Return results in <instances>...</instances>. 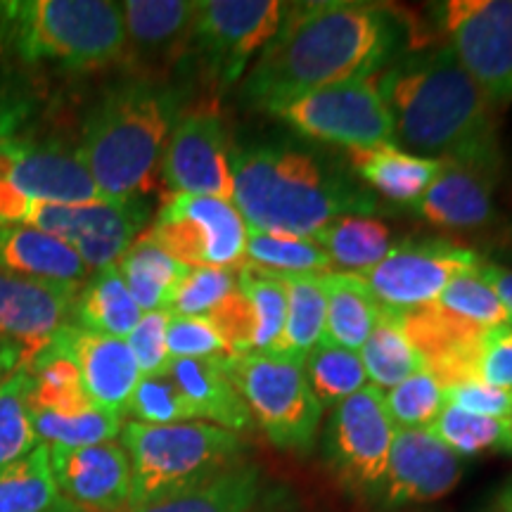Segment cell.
<instances>
[{
    "label": "cell",
    "mask_w": 512,
    "mask_h": 512,
    "mask_svg": "<svg viewBox=\"0 0 512 512\" xmlns=\"http://www.w3.org/2000/svg\"><path fill=\"white\" fill-rule=\"evenodd\" d=\"M399 46V22L375 5L347 0L294 5L249 67L242 102L249 110L278 114L318 88L382 72Z\"/></svg>",
    "instance_id": "6da1fadb"
},
{
    "label": "cell",
    "mask_w": 512,
    "mask_h": 512,
    "mask_svg": "<svg viewBox=\"0 0 512 512\" xmlns=\"http://www.w3.org/2000/svg\"><path fill=\"white\" fill-rule=\"evenodd\" d=\"M394 121L396 145L427 159H453L498 174L501 147L494 107L448 46L422 50L377 74Z\"/></svg>",
    "instance_id": "7a4b0ae2"
},
{
    "label": "cell",
    "mask_w": 512,
    "mask_h": 512,
    "mask_svg": "<svg viewBox=\"0 0 512 512\" xmlns=\"http://www.w3.org/2000/svg\"><path fill=\"white\" fill-rule=\"evenodd\" d=\"M233 204L249 230L313 238L342 216H370L375 197L316 152L292 143L230 147Z\"/></svg>",
    "instance_id": "3957f363"
},
{
    "label": "cell",
    "mask_w": 512,
    "mask_h": 512,
    "mask_svg": "<svg viewBox=\"0 0 512 512\" xmlns=\"http://www.w3.org/2000/svg\"><path fill=\"white\" fill-rule=\"evenodd\" d=\"M178 112L176 88L152 79L119 83L102 95L76 155L107 202L140 200L152 188Z\"/></svg>",
    "instance_id": "277c9868"
},
{
    "label": "cell",
    "mask_w": 512,
    "mask_h": 512,
    "mask_svg": "<svg viewBox=\"0 0 512 512\" xmlns=\"http://www.w3.org/2000/svg\"><path fill=\"white\" fill-rule=\"evenodd\" d=\"M0 48L24 62L98 69L126 55L121 3L15 0L0 3Z\"/></svg>",
    "instance_id": "5b68a950"
},
{
    "label": "cell",
    "mask_w": 512,
    "mask_h": 512,
    "mask_svg": "<svg viewBox=\"0 0 512 512\" xmlns=\"http://www.w3.org/2000/svg\"><path fill=\"white\" fill-rule=\"evenodd\" d=\"M121 446L131 463V508L207 482L238 465L245 453L240 434L209 422L133 420L121 427Z\"/></svg>",
    "instance_id": "8992f818"
},
{
    "label": "cell",
    "mask_w": 512,
    "mask_h": 512,
    "mask_svg": "<svg viewBox=\"0 0 512 512\" xmlns=\"http://www.w3.org/2000/svg\"><path fill=\"white\" fill-rule=\"evenodd\" d=\"M221 361L268 441L280 451H311L323 406L311 392L302 363L268 354L223 356Z\"/></svg>",
    "instance_id": "52a82bcc"
},
{
    "label": "cell",
    "mask_w": 512,
    "mask_h": 512,
    "mask_svg": "<svg viewBox=\"0 0 512 512\" xmlns=\"http://www.w3.org/2000/svg\"><path fill=\"white\" fill-rule=\"evenodd\" d=\"M377 74L356 76L306 93L275 117L304 138L342 145L347 150L396 145L394 121L380 93Z\"/></svg>",
    "instance_id": "ba28073f"
},
{
    "label": "cell",
    "mask_w": 512,
    "mask_h": 512,
    "mask_svg": "<svg viewBox=\"0 0 512 512\" xmlns=\"http://www.w3.org/2000/svg\"><path fill=\"white\" fill-rule=\"evenodd\" d=\"M283 8L275 0H202L190 50L211 86L219 91L235 86L252 57L278 34Z\"/></svg>",
    "instance_id": "9c48e42d"
},
{
    "label": "cell",
    "mask_w": 512,
    "mask_h": 512,
    "mask_svg": "<svg viewBox=\"0 0 512 512\" xmlns=\"http://www.w3.org/2000/svg\"><path fill=\"white\" fill-rule=\"evenodd\" d=\"M190 268H242L247 223L233 202L204 195H174L145 235Z\"/></svg>",
    "instance_id": "30bf717a"
},
{
    "label": "cell",
    "mask_w": 512,
    "mask_h": 512,
    "mask_svg": "<svg viewBox=\"0 0 512 512\" xmlns=\"http://www.w3.org/2000/svg\"><path fill=\"white\" fill-rule=\"evenodd\" d=\"M439 29L494 110L512 102V0H451Z\"/></svg>",
    "instance_id": "8fae6325"
},
{
    "label": "cell",
    "mask_w": 512,
    "mask_h": 512,
    "mask_svg": "<svg viewBox=\"0 0 512 512\" xmlns=\"http://www.w3.org/2000/svg\"><path fill=\"white\" fill-rule=\"evenodd\" d=\"M396 427L384 408V392L366 384L332 406L325 430V458L339 482L356 494L373 496L389 465Z\"/></svg>",
    "instance_id": "7c38bea8"
},
{
    "label": "cell",
    "mask_w": 512,
    "mask_h": 512,
    "mask_svg": "<svg viewBox=\"0 0 512 512\" xmlns=\"http://www.w3.org/2000/svg\"><path fill=\"white\" fill-rule=\"evenodd\" d=\"M479 266V254L456 242H403L358 278L382 306L406 311L437 302L451 280L477 271Z\"/></svg>",
    "instance_id": "4fadbf2b"
},
{
    "label": "cell",
    "mask_w": 512,
    "mask_h": 512,
    "mask_svg": "<svg viewBox=\"0 0 512 512\" xmlns=\"http://www.w3.org/2000/svg\"><path fill=\"white\" fill-rule=\"evenodd\" d=\"M147 219L143 200L98 204L31 202L27 226L67 242L91 271L117 264Z\"/></svg>",
    "instance_id": "5bb4252c"
},
{
    "label": "cell",
    "mask_w": 512,
    "mask_h": 512,
    "mask_svg": "<svg viewBox=\"0 0 512 512\" xmlns=\"http://www.w3.org/2000/svg\"><path fill=\"white\" fill-rule=\"evenodd\" d=\"M226 124L214 112L178 119L162 157L164 185L174 195H204L233 202V171Z\"/></svg>",
    "instance_id": "9a60e30c"
},
{
    "label": "cell",
    "mask_w": 512,
    "mask_h": 512,
    "mask_svg": "<svg viewBox=\"0 0 512 512\" xmlns=\"http://www.w3.org/2000/svg\"><path fill=\"white\" fill-rule=\"evenodd\" d=\"M465 458L427 430H396L389 465L375 498L382 508L439 501L456 489Z\"/></svg>",
    "instance_id": "2e32d148"
},
{
    "label": "cell",
    "mask_w": 512,
    "mask_h": 512,
    "mask_svg": "<svg viewBox=\"0 0 512 512\" xmlns=\"http://www.w3.org/2000/svg\"><path fill=\"white\" fill-rule=\"evenodd\" d=\"M76 285L50 283L0 268V337L19 351V368L53 339L74 313Z\"/></svg>",
    "instance_id": "e0dca14e"
},
{
    "label": "cell",
    "mask_w": 512,
    "mask_h": 512,
    "mask_svg": "<svg viewBox=\"0 0 512 512\" xmlns=\"http://www.w3.org/2000/svg\"><path fill=\"white\" fill-rule=\"evenodd\" d=\"M399 320L422 366L441 389L479 382V354L489 328L453 316L437 302L399 311Z\"/></svg>",
    "instance_id": "ac0fdd59"
},
{
    "label": "cell",
    "mask_w": 512,
    "mask_h": 512,
    "mask_svg": "<svg viewBox=\"0 0 512 512\" xmlns=\"http://www.w3.org/2000/svg\"><path fill=\"white\" fill-rule=\"evenodd\" d=\"M55 484L67 503L86 512H126L131 508V463L124 446H50Z\"/></svg>",
    "instance_id": "d6986e66"
},
{
    "label": "cell",
    "mask_w": 512,
    "mask_h": 512,
    "mask_svg": "<svg viewBox=\"0 0 512 512\" xmlns=\"http://www.w3.org/2000/svg\"><path fill=\"white\" fill-rule=\"evenodd\" d=\"M31 202L98 204L107 202L76 152L62 145H29L17 140L5 176Z\"/></svg>",
    "instance_id": "ffe728a7"
},
{
    "label": "cell",
    "mask_w": 512,
    "mask_h": 512,
    "mask_svg": "<svg viewBox=\"0 0 512 512\" xmlns=\"http://www.w3.org/2000/svg\"><path fill=\"white\" fill-rule=\"evenodd\" d=\"M439 176L413 209L427 223L446 230H475L494 219V185L498 174L484 166L441 159Z\"/></svg>",
    "instance_id": "44dd1931"
},
{
    "label": "cell",
    "mask_w": 512,
    "mask_h": 512,
    "mask_svg": "<svg viewBox=\"0 0 512 512\" xmlns=\"http://www.w3.org/2000/svg\"><path fill=\"white\" fill-rule=\"evenodd\" d=\"M69 354L79 368L83 392L93 406L117 415H126L128 401L143 380L136 358L126 339L102 337L69 325Z\"/></svg>",
    "instance_id": "7402d4cb"
},
{
    "label": "cell",
    "mask_w": 512,
    "mask_h": 512,
    "mask_svg": "<svg viewBox=\"0 0 512 512\" xmlns=\"http://www.w3.org/2000/svg\"><path fill=\"white\" fill-rule=\"evenodd\" d=\"M197 0H128L121 3L126 55L147 67L169 62L190 46Z\"/></svg>",
    "instance_id": "603a6c76"
},
{
    "label": "cell",
    "mask_w": 512,
    "mask_h": 512,
    "mask_svg": "<svg viewBox=\"0 0 512 512\" xmlns=\"http://www.w3.org/2000/svg\"><path fill=\"white\" fill-rule=\"evenodd\" d=\"M221 358H171L164 373L181 389L197 422L240 434L254 422Z\"/></svg>",
    "instance_id": "cb8c5ba5"
},
{
    "label": "cell",
    "mask_w": 512,
    "mask_h": 512,
    "mask_svg": "<svg viewBox=\"0 0 512 512\" xmlns=\"http://www.w3.org/2000/svg\"><path fill=\"white\" fill-rule=\"evenodd\" d=\"M0 268L50 283L76 285L88 278L91 268L67 242L31 226L0 228Z\"/></svg>",
    "instance_id": "d4e9b609"
},
{
    "label": "cell",
    "mask_w": 512,
    "mask_h": 512,
    "mask_svg": "<svg viewBox=\"0 0 512 512\" xmlns=\"http://www.w3.org/2000/svg\"><path fill=\"white\" fill-rule=\"evenodd\" d=\"M347 159L361 181H366L387 200L408 207H413L425 195L444 166L441 159L418 157L401 150L399 145L354 147L347 150Z\"/></svg>",
    "instance_id": "484cf974"
},
{
    "label": "cell",
    "mask_w": 512,
    "mask_h": 512,
    "mask_svg": "<svg viewBox=\"0 0 512 512\" xmlns=\"http://www.w3.org/2000/svg\"><path fill=\"white\" fill-rule=\"evenodd\" d=\"M261 498V472L254 465L238 463L207 482L126 512H259Z\"/></svg>",
    "instance_id": "4316f807"
},
{
    "label": "cell",
    "mask_w": 512,
    "mask_h": 512,
    "mask_svg": "<svg viewBox=\"0 0 512 512\" xmlns=\"http://www.w3.org/2000/svg\"><path fill=\"white\" fill-rule=\"evenodd\" d=\"M76 328L93 335L126 339L131 335L143 311L133 302L131 292L121 278L119 266H105L88 280L86 287L76 294L74 304Z\"/></svg>",
    "instance_id": "83f0119b"
},
{
    "label": "cell",
    "mask_w": 512,
    "mask_h": 512,
    "mask_svg": "<svg viewBox=\"0 0 512 512\" xmlns=\"http://www.w3.org/2000/svg\"><path fill=\"white\" fill-rule=\"evenodd\" d=\"M117 266L133 302L143 313L169 311L178 287L190 273V266L176 261L145 235L126 249Z\"/></svg>",
    "instance_id": "f1b7e54d"
},
{
    "label": "cell",
    "mask_w": 512,
    "mask_h": 512,
    "mask_svg": "<svg viewBox=\"0 0 512 512\" xmlns=\"http://www.w3.org/2000/svg\"><path fill=\"white\" fill-rule=\"evenodd\" d=\"M320 283L328 299L325 339L337 347L361 351L380 316V302L358 275L330 271L320 275Z\"/></svg>",
    "instance_id": "f546056e"
},
{
    "label": "cell",
    "mask_w": 512,
    "mask_h": 512,
    "mask_svg": "<svg viewBox=\"0 0 512 512\" xmlns=\"http://www.w3.org/2000/svg\"><path fill=\"white\" fill-rule=\"evenodd\" d=\"M320 275H280L287 292V313L283 335L271 356L304 363V358L325 339L328 299Z\"/></svg>",
    "instance_id": "4dcf8cb0"
},
{
    "label": "cell",
    "mask_w": 512,
    "mask_h": 512,
    "mask_svg": "<svg viewBox=\"0 0 512 512\" xmlns=\"http://www.w3.org/2000/svg\"><path fill=\"white\" fill-rule=\"evenodd\" d=\"M339 273L361 275L392 249V230L373 216H342L313 235Z\"/></svg>",
    "instance_id": "1f68e13d"
},
{
    "label": "cell",
    "mask_w": 512,
    "mask_h": 512,
    "mask_svg": "<svg viewBox=\"0 0 512 512\" xmlns=\"http://www.w3.org/2000/svg\"><path fill=\"white\" fill-rule=\"evenodd\" d=\"M358 356H361L368 377L380 389H392L403 380H408V377L418 375L420 370H425L422 358L411 347L406 332L401 328L399 311L382 304L375 328Z\"/></svg>",
    "instance_id": "d6a6232c"
},
{
    "label": "cell",
    "mask_w": 512,
    "mask_h": 512,
    "mask_svg": "<svg viewBox=\"0 0 512 512\" xmlns=\"http://www.w3.org/2000/svg\"><path fill=\"white\" fill-rule=\"evenodd\" d=\"M60 501L50 446L43 441L27 458L0 467V512H50Z\"/></svg>",
    "instance_id": "836d02e7"
},
{
    "label": "cell",
    "mask_w": 512,
    "mask_h": 512,
    "mask_svg": "<svg viewBox=\"0 0 512 512\" xmlns=\"http://www.w3.org/2000/svg\"><path fill=\"white\" fill-rule=\"evenodd\" d=\"M245 264L273 275H320L335 271L330 256L313 238L247 228Z\"/></svg>",
    "instance_id": "e575fe53"
},
{
    "label": "cell",
    "mask_w": 512,
    "mask_h": 512,
    "mask_svg": "<svg viewBox=\"0 0 512 512\" xmlns=\"http://www.w3.org/2000/svg\"><path fill=\"white\" fill-rule=\"evenodd\" d=\"M238 290L247 299L249 311H252V354L271 356L278 347L280 335H283L287 313V292L283 278L261 271L252 264H245L238 271Z\"/></svg>",
    "instance_id": "d590c367"
},
{
    "label": "cell",
    "mask_w": 512,
    "mask_h": 512,
    "mask_svg": "<svg viewBox=\"0 0 512 512\" xmlns=\"http://www.w3.org/2000/svg\"><path fill=\"white\" fill-rule=\"evenodd\" d=\"M427 432L441 444L458 453L460 458L482 456V453L512 451V422L498 418H482L444 406Z\"/></svg>",
    "instance_id": "8d00e7d4"
},
{
    "label": "cell",
    "mask_w": 512,
    "mask_h": 512,
    "mask_svg": "<svg viewBox=\"0 0 512 512\" xmlns=\"http://www.w3.org/2000/svg\"><path fill=\"white\" fill-rule=\"evenodd\" d=\"M304 375L309 380L311 392L316 394L320 406H337L339 401L349 399L358 389L368 384V373L363 368L358 351L337 347L323 342L304 358Z\"/></svg>",
    "instance_id": "74e56055"
},
{
    "label": "cell",
    "mask_w": 512,
    "mask_h": 512,
    "mask_svg": "<svg viewBox=\"0 0 512 512\" xmlns=\"http://www.w3.org/2000/svg\"><path fill=\"white\" fill-rule=\"evenodd\" d=\"M38 439L48 446L83 448L114 441L124 427V415L91 406L79 415H55L29 408Z\"/></svg>",
    "instance_id": "f35d334b"
},
{
    "label": "cell",
    "mask_w": 512,
    "mask_h": 512,
    "mask_svg": "<svg viewBox=\"0 0 512 512\" xmlns=\"http://www.w3.org/2000/svg\"><path fill=\"white\" fill-rule=\"evenodd\" d=\"M31 375L19 368L0 382V467L27 458L41 444L29 413Z\"/></svg>",
    "instance_id": "ab89813d"
},
{
    "label": "cell",
    "mask_w": 512,
    "mask_h": 512,
    "mask_svg": "<svg viewBox=\"0 0 512 512\" xmlns=\"http://www.w3.org/2000/svg\"><path fill=\"white\" fill-rule=\"evenodd\" d=\"M384 408L396 430H427L444 408V389L427 370L384 394Z\"/></svg>",
    "instance_id": "60d3db41"
},
{
    "label": "cell",
    "mask_w": 512,
    "mask_h": 512,
    "mask_svg": "<svg viewBox=\"0 0 512 512\" xmlns=\"http://www.w3.org/2000/svg\"><path fill=\"white\" fill-rule=\"evenodd\" d=\"M477 271L458 275L456 280H451L446 290L439 294L437 304L448 313H453V316L470 320V323L482 325V328H496V325L510 323L501 299L479 278Z\"/></svg>",
    "instance_id": "b9f144b4"
},
{
    "label": "cell",
    "mask_w": 512,
    "mask_h": 512,
    "mask_svg": "<svg viewBox=\"0 0 512 512\" xmlns=\"http://www.w3.org/2000/svg\"><path fill=\"white\" fill-rule=\"evenodd\" d=\"M126 413L147 425H176V422H197L190 403L181 389L166 373L147 375L138 382L136 392L128 401Z\"/></svg>",
    "instance_id": "7bdbcfd3"
},
{
    "label": "cell",
    "mask_w": 512,
    "mask_h": 512,
    "mask_svg": "<svg viewBox=\"0 0 512 512\" xmlns=\"http://www.w3.org/2000/svg\"><path fill=\"white\" fill-rule=\"evenodd\" d=\"M235 290H238V271L233 268H190L188 278L178 287L174 302L166 313L204 318Z\"/></svg>",
    "instance_id": "ee69618b"
},
{
    "label": "cell",
    "mask_w": 512,
    "mask_h": 512,
    "mask_svg": "<svg viewBox=\"0 0 512 512\" xmlns=\"http://www.w3.org/2000/svg\"><path fill=\"white\" fill-rule=\"evenodd\" d=\"M169 358H221L230 356L228 344L207 318L169 316L166 325Z\"/></svg>",
    "instance_id": "f6af8a7d"
},
{
    "label": "cell",
    "mask_w": 512,
    "mask_h": 512,
    "mask_svg": "<svg viewBox=\"0 0 512 512\" xmlns=\"http://www.w3.org/2000/svg\"><path fill=\"white\" fill-rule=\"evenodd\" d=\"M166 325H169V313L166 311L143 313L136 328L126 337L128 349L136 358L143 377L164 373L169 366L171 358L166 351Z\"/></svg>",
    "instance_id": "bcb514c9"
},
{
    "label": "cell",
    "mask_w": 512,
    "mask_h": 512,
    "mask_svg": "<svg viewBox=\"0 0 512 512\" xmlns=\"http://www.w3.org/2000/svg\"><path fill=\"white\" fill-rule=\"evenodd\" d=\"M444 406H453L458 411L482 415V418H512V389L491 387L484 382H465L444 389Z\"/></svg>",
    "instance_id": "7dc6e473"
},
{
    "label": "cell",
    "mask_w": 512,
    "mask_h": 512,
    "mask_svg": "<svg viewBox=\"0 0 512 512\" xmlns=\"http://www.w3.org/2000/svg\"><path fill=\"white\" fill-rule=\"evenodd\" d=\"M479 382L512 389V323L486 330L479 354Z\"/></svg>",
    "instance_id": "c3c4849f"
},
{
    "label": "cell",
    "mask_w": 512,
    "mask_h": 512,
    "mask_svg": "<svg viewBox=\"0 0 512 512\" xmlns=\"http://www.w3.org/2000/svg\"><path fill=\"white\" fill-rule=\"evenodd\" d=\"M31 100L27 91L19 86L15 76L0 72V138H15L19 126L31 112Z\"/></svg>",
    "instance_id": "681fc988"
},
{
    "label": "cell",
    "mask_w": 512,
    "mask_h": 512,
    "mask_svg": "<svg viewBox=\"0 0 512 512\" xmlns=\"http://www.w3.org/2000/svg\"><path fill=\"white\" fill-rule=\"evenodd\" d=\"M477 273H479V278H482L484 283L496 292V297L501 299L503 309L508 311V318L512 323V268L482 264Z\"/></svg>",
    "instance_id": "f907efd6"
},
{
    "label": "cell",
    "mask_w": 512,
    "mask_h": 512,
    "mask_svg": "<svg viewBox=\"0 0 512 512\" xmlns=\"http://www.w3.org/2000/svg\"><path fill=\"white\" fill-rule=\"evenodd\" d=\"M498 505H501L503 512H512V484L503 491V496H501V501H498Z\"/></svg>",
    "instance_id": "816d5d0a"
},
{
    "label": "cell",
    "mask_w": 512,
    "mask_h": 512,
    "mask_svg": "<svg viewBox=\"0 0 512 512\" xmlns=\"http://www.w3.org/2000/svg\"><path fill=\"white\" fill-rule=\"evenodd\" d=\"M50 512H81V508H76V505H72V503H67V501H64V498H62V501H60V503H57V505H55V508H53V510H50Z\"/></svg>",
    "instance_id": "f5cc1de1"
},
{
    "label": "cell",
    "mask_w": 512,
    "mask_h": 512,
    "mask_svg": "<svg viewBox=\"0 0 512 512\" xmlns=\"http://www.w3.org/2000/svg\"><path fill=\"white\" fill-rule=\"evenodd\" d=\"M489 512H503V510H501V505H496V508H491Z\"/></svg>",
    "instance_id": "db71d44e"
},
{
    "label": "cell",
    "mask_w": 512,
    "mask_h": 512,
    "mask_svg": "<svg viewBox=\"0 0 512 512\" xmlns=\"http://www.w3.org/2000/svg\"><path fill=\"white\" fill-rule=\"evenodd\" d=\"M81 512H86V510H81Z\"/></svg>",
    "instance_id": "11a10c76"
},
{
    "label": "cell",
    "mask_w": 512,
    "mask_h": 512,
    "mask_svg": "<svg viewBox=\"0 0 512 512\" xmlns=\"http://www.w3.org/2000/svg\"><path fill=\"white\" fill-rule=\"evenodd\" d=\"M510 422H512V418H510Z\"/></svg>",
    "instance_id": "9f6ffc18"
}]
</instances>
